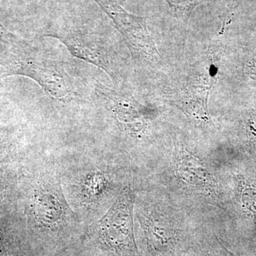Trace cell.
Wrapping results in <instances>:
<instances>
[{"label": "cell", "instance_id": "obj_1", "mask_svg": "<svg viewBox=\"0 0 256 256\" xmlns=\"http://www.w3.org/2000/svg\"><path fill=\"white\" fill-rule=\"evenodd\" d=\"M160 175L166 191L186 205L210 210L228 206V195L216 172L176 138L170 165Z\"/></svg>", "mask_w": 256, "mask_h": 256}, {"label": "cell", "instance_id": "obj_2", "mask_svg": "<svg viewBox=\"0 0 256 256\" xmlns=\"http://www.w3.org/2000/svg\"><path fill=\"white\" fill-rule=\"evenodd\" d=\"M138 218L148 256H186L200 226H192L168 195L140 208Z\"/></svg>", "mask_w": 256, "mask_h": 256}, {"label": "cell", "instance_id": "obj_3", "mask_svg": "<svg viewBox=\"0 0 256 256\" xmlns=\"http://www.w3.org/2000/svg\"><path fill=\"white\" fill-rule=\"evenodd\" d=\"M16 45L12 56L0 77L12 74L26 76L57 100H73L76 96L74 79L62 62L25 42Z\"/></svg>", "mask_w": 256, "mask_h": 256}, {"label": "cell", "instance_id": "obj_4", "mask_svg": "<svg viewBox=\"0 0 256 256\" xmlns=\"http://www.w3.org/2000/svg\"><path fill=\"white\" fill-rule=\"evenodd\" d=\"M136 194L126 185L107 214L99 222L101 233L109 248L118 255L138 254L134 235Z\"/></svg>", "mask_w": 256, "mask_h": 256}, {"label": "cell", "instance_id": "obj_5", "mask_svg": "<svg viewBox=\"0 0 256 256\" xmlns=\"http://www.w3.org/2000/svg\"><path fill=\"white\" fill-rule=\"evenodd\" d=\"M44 35L60 40L72 55L102 69L114 82L117 79L118 72L114 68V53L104 38L98 36L97 34L74 30L48 32Z\"/></svg>", "mask_w": 256, "mask_h": 256}, {"label": "cell", "instance_id": "obj_6", "mask_svg": "<svg viewBox=\"0 0 256 256\" xmlns=\"http://www.w3.org/2000/svg\"><path fill=\"white\" fill-rule=\"evenodd\" d=\"M108 15L116 28L138 52L150 54L151 41L146 26V20L126 11L117 0H94Z\"/></svg>", "mask_w": 256, "mask_h": 256}, {"label": "cell", "instance_id": "obj_7", "mask_svg": "<svg viewBox=\"0 0 256 256\" xmlns=\"http://www.w3.org/2000/svg\"><path fill=\"white\" fill-rule=\"evenodd\" d=\"M230 175L234 183V198L239 210L254 225L249 246L250 256L256 250V178L240 171H230Z\"/></svg>", "mask_w": 256, "mask_h": 256}, {"label": "cell", "instance_id": "obj_8", "mask_svg": "<svg viewBox=\"0 0 256 256\" xmlns=\"http://www.w3.org/2000/svg\"><path fill=\"white\" fill-rule=\"evenodd\" d=\"M191 250L194 256H239L226 246L216 230L204 224L198 226Z\"/></svg>", "mask_w": 256, "mask_h": 256}, {"label": "cell", "instance_id": "obj_9", "mask_svg": "<svg viewBox=\"0 0 256 256\" xmlns=\"http://www.w3.org/2000/svg\"><path fill=\"white\" fill-rule=\"evenodd\" d=\"M249 73H250L252 76L256 78V62H254L252 63L249 68Z\"/></svg>", "mask_w": 256, "mask_h": 256}, {"label": "cell", "instance_id": "obj_10", "mask_svg": "<svg viewBox=\"0 0 256 256\" xmlns=\"http://www.w3.org/2000/svg\"><path fill=\"white\" fill-rule=\"evenodd\" d=\"M250 256H256V250H255V252H252V255H250Z\"/></svg>", "mask_w": 256, "mask_h": 256}]
</instances>
